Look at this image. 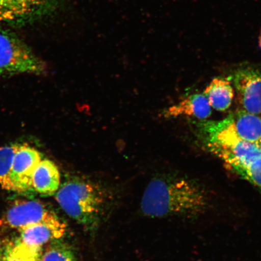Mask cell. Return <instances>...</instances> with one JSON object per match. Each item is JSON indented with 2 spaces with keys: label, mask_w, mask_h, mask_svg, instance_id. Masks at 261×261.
Wrapping results in <instances>:
<instances>
[{
  "label": "cell",
  "mask_w": 261,
  "mask_h": 261,
  "mask_svg": "<svg viewBox=\"0 0 261 261\" xmlns=\"http://www.w3.org/2000/svg\"><path fill=\"white\" fill-rule=\"evenodd\" d=\"M206 194L194 181L174 175L152 178L145 189L141 211L150 218H191L206 210Z\"/></svg>",
  "instance_id": "cell-1"
},
{
  "label": "cell",
  "mask_w": 261,
  "mask_h": 261,
  "mask_svg": "<svg viewBox=\"0 0 261 261\" xmlns=\"http://www.w3.org/2000/svg\"><path fill=\"white\" fill-rule=\"evenodd\" d=\"M55 199L68 216L92 234L105 220L113 200L112 194L103 185L76 176L64 181Z\"/></svg>",
  "instance_id": "cell-2"
},
{
  "label": "cell",
  "mask_w": 261,
  "mask_h": 261,
  "mask_svg": "<svg viewBox=\"0 0 261 261\" xmlns=\"http://www.w3.org/2000/svg\"><path fill=\"white\" fill-rule=\"evenodd\" d=\"M46 64L14 32L0 27V76L43 75Z\"/></svg>",
  "instance_id": "cell-3"
},
{
  "label": "cell",
  "mask_w": 261,
  "mask_h": 261,
  "mask_svg": "<svg viewBox=\"0 0 261 261\" xmlns=\"http://www.w3.org/2000/svg\"><path fill=\"white\" fill-rule=\"evenodd\" d=\"M65 0H0V23H35L57 12Z\"/></svg>",
  "instance_id": "cell-4"
},
{
  "label": "cell",
  "mask_w": 261,
  "mask_h": 261,
  "mask_svg": "<svg viewBox=\"0 0 261 261\" xmlns=\"http://www.w3.org/2000/svg\"><path fill=\"white\" fill-rule=\"evenodd\" d=\"M57 215L38 200H16L0 218V236L10 231H19L29 225L39 223H58Z\"/></svg>",
  "instance_id": "cell-5"
},
{
  "label": "cell",
  "mask_w": 261,
  "mask_h": 261,
  "mask_svg": "<svg viewBox=\"0 0 261 261\" xmlns=\"http://www.w3.org/2000/svg\"><path fill=\"white\" fill-rule=\"evenodd\" d=\"M41 161L42 155L37 149L21 145L14 156L5 189L20 193L34 190L33 175Z\"/></svg>",
  "instance_id": "cell-6"
},
{
  "label": "cell",
  "mask_w": 261,
  "mask_h": 261,
  "mask_svg": "<svg viewBox=\"0 0 261 261\" xmlns=\"http://www.w3.org/2000/svg\"><path fill=\"white\" fill-rule=\"evenodd\" d=\"M232 80L243 110L261 114V73L252 68H240L233 74Z\"/></svg>",
  "instance_id": "cell-7"
},
{
  "label": "cell",
  "mask_w": 261,
  "mask_h": 261,
  "mask_svg": "<svg viewBox=\"0 0 261 261\" xmlns=\"http://www.w3.org/2000/svg\"><path fill=\"white\" fill-rule=\"evenodd\" d=\"M65 230L66 226L63 221L36 223L18 231L19 237L16 241L29 247L41 249L45 244L60 240L64 236Z\"/></svg>",
  "instance_id": "cell-8"
},
{
  "label": "cell",
  "mask_w": 261,
  "mask_h": 261,
  "mask_svg": "<svg viewBox=\"0 0 261 261\" xmlns=\"http://www.w3.org/2000/svg\"><path fill=\"white\" fill-rule=\"evenodd\" d=\"M211 114V107L204 94H193L177 105L165 110L162 115L165 117L191 116L204 120L210 117Z\"/></svg>",
  "instance_id": "cell-9"
},
{
  "label": "cell",
  "mask_w": 261,
  "mask_h": 261,
  "mask_svg": "<svg viewBox=\"0 0 261 261\" xmlns=\"http://www.w3.org/2000/svg\"><path fill=\"white\" fill-rule=\"evenodd\" d=\"M60 171L53 162L45 159L41 161L33 175L34 190L44 196L55 194L60 187Z\"/></svg>",
  "instance_id": "cell-10"
},
{
  "label": "cell",
  "mask_w": 261,
  "mask_h": 261,
  "mask_svg": "<svg viewBox=\"0 0 261 261\" xmlns=\"http://www.w3.org/2000/svg\"><path fill=\"white\" fill-rule=\"evenodd\" d=\"M229 116L233 128L241 139L260 146V117L244 110L238 111Z\"/></svg>",
  "instance_id": "cell-11"
},
{
  "label": "cell",
  "mask_w": 261,
  "mask_h": 261,
  "mask_svg": "<svg viewBox=\"0 0 261 261\" xmlns=\"http://www.w3.org/2000/svg\"><path fill=\"white\" fill-rule=\"evenodd\" d=\"M204 94L215 110L224 112L229 109L234 97L230 82L223 78H214L205 89Z\"/></svg>",
  "instance_id": "cell-12"
},
{
  "label": "cell",
  "mask_w": 261,
  "mask_h": 261,
  "mask_svg": "<svg viewBox=\"0 0 261 261\" xmlns=\"http://www.w3.org/2000/svg\"><path fill=\"white\" fill-rule=\"evenodd\" d=\"M41 249L25 246L17 241L0 240V261H41Z\"/></svg>",
  "instance_id": "cell-13"
},
{
  "label": "cell",
  "mask_w": 261,
  "mask_h": 261,
  "mask_svg": "<svg viewBox=\"0 0 261 261\" xmlns=\"http://www.w3.org/2000/svg\"><path fill=\"white\" fill-rule=\"evenodd\" d=\"M20 144H12L0 148V185L5 188L16 152Z\"/></svg>",
  "instance_id": "cell-14"
},
{
  "label": "cell",
  "mask_w": 261,
  "mask_h": 261,
  "mask_svg": "<svg viewBox=\"0 0 261 261\" xmlns=\"http://www.w3.org/2000/svg\"><path fill=\"white\" fill-rule=\"evenodd\" d=\"M41 261H77V259L68 245L56 240L47 248Z\"/></svg>",
  "instance_id": "cell-15"
},
{
  "label": "cell",
  "mask_w": 261,
  "mask_h": 261,
  "mask_svg": "<svg viewBox=\"0 0 261 261\" xmlns=\"http://www.w3.org/2000/svg\"><path fill=\"white\" fill-rule=\"evenodd\" d=\"M259 45L261 49V31H260L259 37Z\"/></svg>",
  "instance_id": "cell-16"
},
{
  "label": "cell",
  "mask_w": 261,
  "mask_h": 261,
  "mask_svg": "<svg viewBox=\"0 0 261 261\" xmlns=\"http://www.w3.org/2000/svg\"><path fill=\"white\" fill-rule=\"evenodd\" d=\"M260 146H261V145H260Z\"/></svg>",
  "instance_id": "cell-17"
}]
</instances>
